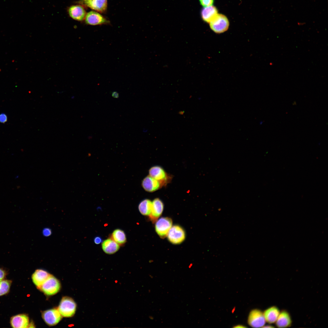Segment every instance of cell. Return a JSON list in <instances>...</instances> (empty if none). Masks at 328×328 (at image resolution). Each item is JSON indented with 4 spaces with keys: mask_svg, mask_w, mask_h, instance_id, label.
Masks as SVG:
<instances>
[{
    "mask_svg": "<svg viewBox=\"0 0 328 328\" xmlns=\"http://www.w3.org/2000/svg\"><path fill=\"white\" fill-rule=\"evenodd\" d=\"M60 288L59 281L55 277L50 275L39 289L46 295L50 296L57 293Z\"/></svg>",
    "mask_w": 328,
    "mask_h": 328,
    "instance_id": "3",
    "label": "cell"
},
{
    "mask_svg": "<svg viewBox=\"0 0 328 328\" xmlns=\"http://www.w3.org/2000/svg\"><path fill=\"white\" fill-rule=\"evenodd\" d=\"M263 327H265V328H268V327L272 328V327H274L273 326H270V325H267V326H264Z\"/></svg>",
    "mask_w": 328,
    "mask_h": 328,
    "instance_id": "29",
    "label": "cell"
},
{
    "mask_svg": "<svg viewBox=\"0 0 328 328\" xmlns=\"http://www.w3.org/2000/svg\"><path fill=\"white\" fill-rule=\"evenodd\" d=\"M11 325L14 328H26L29 326V319L28 316L24 314H18L12 316L10 320Z\"/></svg>",
    "mask_w": 328,
    "mask_h": 328,
    "instance_id": "11",
    "label": "cell"
},
{
    "mask_svg": "<svg viewBox=\"0 0 328 328\" xmlns=\"http://www.w3.org/2000/svg\"><path fill=\"white\" fill-rule=\"evenodd\" d=\"M6 275V271L4 269L0 268V281L4 279Z\"/></svg>",
    "mask_w": 328,
    "mask_h": 328,
    "instance_id": "25",
    "label": "cell"
},
{
    "mask_svg": "<svg viewBox=\"0 0 328 328\" xmlns=\"http://www.w3.org/2000/svg\"><path fill=\"white\" fill-rule=\"evenodd\" d=\"M200 4L203 7L213 5L214 0H199Z\"/></svg>",
    "mask_w": 328,
    "mask_h": 328,
    "instance_id": "23",
    "label": "cell"
},
{
    "mask_svg": "<svg viewBox=\"0 0 328 328\" xmlns=\"http://www.w3.org/2000/svg\"><path fill=\"white\" fill-rule=\"evenodd\" d=\"M142 186L146 191L152 192L159 189L162 186L157 180L148 176L145 177L142 182Z\"/></svg>",
    "mask_w": 328,
    "mask_h": 328,
    "instance_id": "14",
    "label": "cell"
},
{
    "mask_svg": "<svg viewBox=\"0 0 328 328\" xmlns=\"http://www.w3.org/2000/svg\"><path fill=\"white\" fill-rule=\"evenodd\" d=\"M10 280L4 279L0 281V296L8 293L9 291L12 283Z\"/></svg>",
    "mask_w": 328,
    "mask_h": 328,
    "instance_id": "22",
    "label": "cell"
},
{
    "mask_svg": "<svg viewBox=\"0 0 328 328\" xmlns=\"http://www.w3.org/2000/svg\"><path fill=\"white\" fill-rule=\"evenodd\" d=\"M211 29L217 33L223 32L228 28L229 22L224 15L218 13L209 23Z\"/></svg>",
    "mask_w": 328,
    "mask_h": 328,
    "instance_id": "1",
    "label": "cell"
},
{
    "mask_svg": "<svg viewBox=\"0 0 328 328\" xmlns=\"http://www.w3.org/2000/svg\"><path fill=\"white\" fill-rule=\"evenodd\" d=\"M152 207V202L149 199H145L142 201L138 205V210L140 213L143 215L149 216Z\"/></svg>",
    "mask_w": 328,
    "mask_h": 328,
    "instance_id": "20",
    "label": "cell"
},
{
    "mask_svg": "<svg viewBox=\"0 0 328 328\" xmlns=\"http://www.w3.org/2000/svg\"><path fill=\"white\" fill-rule=\"evenodd\" d=\"M275 323L276 326L279 328L290 326L292 324V320L289 314L286 311H282L280 313Z\"/></svg>",
    "mask_w": 328,
    "mask_h": 328,
    "instance_id": "18",
    "label": "cell"
},
{
    "mask_svg": "<svg viewBox=\"0 0 328 328\" xmlns=\"http://www.w3.org/2000/svg\"><path fill=\"white\" fill-rule=\"evenodd\" d=\"M150 176L158 181L162 186L167 180L168 176L163 169L159 166L151 167L149 171Z\"/></svg>",
    "mask_w": 328,
    "mask_h": 328,
    "instance_id": "12",
    "label": "cell"
},
{
    "mask_svg": "<svg viewBox=\"0 0 328 328\" xmlns=\"http://www.w3.org/2000/svg\"><path fill=\"white\" fill-rule=\"evenodd\" d=\"M112 96L115 98H118L119 97L118 93L116 91H114L112 92Z\"/></svg>",
    "mask_w": 328,
    "mask_h": 328,
    "instance_id": "28",
    "label": "cell"
},
{
    "mask_svg": "<svg viewBox=\"0 0 328 328\" xmlns=\"http://www.w3.org/2000/svg\"><path fill=\"white\" fill-rule=\"evenodd\" d=\"M47 272L42 269L36 270L32 276L34 284L40 289L42 285L50 275Z\"/></svg>",
    "mask_w": 328,
    "mask_h": 328,
    "instance_id": "16",
    "label": "cell"
},
{
    "mask_svg": "<svg viewBox=\"0 0 328 328\" xmlns=\"http://www.w3.org/2000/svg\"><path fill=\"white\" fill-rule=\"evenodd\" d=\"M85 22L88 25L96 26L109 24L110 21L99 12L91 11L86 14Z\"/></svg>",
    "mask_w": 328,
    "mask_h": 328,
    "instance_id": "6",
    "label": "cell"
},
{
    "mask_svg": "<svg viewBox=\"0 0 328 328\" xmlns=\"http://www.w3.org/2000/svg\"><path fill=\"white\" fill-rule=\"evenodd\" d=\"M265 322L263 313L261 311L255 309L251 312L248 319L250 326L255 328L263 327Z\"/></svg>",
    "mask_w": 328,
    "mask_h": 328,
    "instance_id": "7",
    "label": "cell"
},
{
    "mask_svg": "<svg viewBox=\"0 0 328 328\" xmlns=\"http://www.w3.org/2000/svg\"><path fill=\"white\" fill-rule=\"evenodd\" d=\"M111 238L119 245L123 244L126 241L125 233L120 229H116L114 231L112 234Z\"/></svg>",
    "mask_w": 328,
    "mask_h": 328,
    "instance_id": "21",
    "label": "cell"
},
{
    "mask_svg": "<svg viewBox=\"0 0 328 328\" xmlns=\"http://www.w3.org/2000/svg\"><path fill=\"white\" fill-rule=\"evenodd\" d=\"M172 220L169 217H162L155 222V231L161 238H164L167 235L172 226Z\"/></svg>",
    "mask_w": 328,
    "mask_h": 328,
    "instance_id": "5",
    "label": "cell"
},
{
    "mask_svg": "<svg viewBox=\"0 0 328 328\" xmlns=\"http://www.w3.org/2000/svg\"><path fill=\"white\" fill-rule=\"evenodd\" d=\"M108 0H82L84 5L101 13H104L107 10Z\"/></svg>",
    "mask_w": 328,
    "mask_h": 328,
    "instance_id": "9",
    "label": "cell"
},
{
    "mask_svg": "<svg viewBox=\"0 0 328 328\" xmlns=\"http://www.w3.org/2000/svg\"><path fill=\"white\" fill-rule=\"evenodd\" d=\"M102 249L108 254H112L117 251L119 249V245L112 238L106 239L102 242Z\"/></svg>",
    "mask_w": 328,
    "mask_h": 328,
    "instance_id": "17",
    "label": "cell"
},
{
    "mask_svg": "<svg viewBox=\"0 0 328 328\" xmlns=\"http://www.w3.org/2000/svg\"><path fill=\"white\" fill-rule=\"evenodd\" d=\"M169 241L173 244H179L183 242L186 237L183 229L180 226L175 225L171 227L167 234Z\"/></svg>",
    "mask_w": 328,
    "mask_h": 328,
    "instance_id": "4",
    "label": "cell"
},
{
    "mask_svg": "<svg viewBox=\"0 0 328 328\" xmlns=\"http://www.w3.org/2000/svg\"><path fill=\"white\" fill-rule=\"evenodd\" d=\"M7 116L4 113H2L0 114V122L5 123L7 121Z\"/></svg>",
    "mask_w": 328,
    "mask_h": 328,
    "instance_id": "24",
    "label": "cell"
},
{
    "mask_svg": "<svg viewBox=\"0 0 328 328\" xmlns=\"http://www.w3.org/2000/svg\"><path fill=\"white\" fill-rule=\"evenodd\" d=\"M76 308V304L72 299L65 297L62 299L58 310L62 316L70 317L74 314Z\"/></svg>",
    "mask_w": 328,
    "mask_h": 328,
    "instance_id": "2",
    "label": "cell"
},
{
    "mask_svg": "<svg viewBox=\"0 0 328 328\" xmlns=\"http://www.w3.org/2000/svg\"><path fill=\"white\" fill-rule=\"evenodd\" d=\"M43 319L46 323L49 326H54L57 324L61 320L62 316L58 309H49L43 312Z\"/></svg>",
    "mask_w": 328,
    "mask_h": 328,
    "instance_id": "8",
    "label": "cell"
},
{
    "mask_svg": "<svg viewBox=\"0 0 328 328\" xmlns=\"http://www.w3.org/2000/svg\"><path fill=\"white\" fill-rule=\"evenodd\" d=\"M94 242L95 244H97L102 243V238L99 236L95 237L94 239Z\"/></svg>",
    "mask_w": 328,
    "mask_h": 328,
    "instance_id": "26",
    "label": "cell"
},
{
    "mask_svg": "<svg viewBox=\"0 0 328 328\" xmlns=\"http://www.w3.org/2000/svg\"><path fill=\"white\" fill-rule=\"evenodd\" d=\"M217 8L214 5L203 7L200 12L202 19L205 22L209 23L218 13Z\"/></svg>",
    "mask_w": 328,
    "mask_h": 328,
    "instance_id": "15",
    "label": "cell"
},
{
    "mask_svg": "<svg viewBox=\"0 0 328 328\" xmlns=\"http://www.w3.org/2000/svg\"><path fill=\"white\" fill-rule=\"evenodd\" d=\"M164 204L159 198L155 199L152 202L151 212L149 218L153 223L155 222L161 215L163 210Z\"/></svg>",
    "mask_w": 328,
    "mask_h": 328,
    "instance_id": "10",
    "label": "cell"
},
{
    "mask_svg": "<svg viewBox=\"0 0 328 328\" xmlns=\"http://www.w3.org/2000/svg\"><path fill=\"white\" fill-rule=\"evenodd\" d=\"M70 16L73 19L78 21H82L85 19L86 12L82 6L80 5L70 6L68 10Z\"/></svg>",
    "mask_w": 328,
    "mask_h": 328,
    "instance_id": "13",
    "label": "cell"
},
{
    "mask_svg": "<svg viewBox=\"0 0 328 328\" xmlns=\"http://www.w3.org/2000/svg\"><path fill=\"white\" fill-rule=\"evenodd\" d=\"M280 313L279 309L275 306L267 309L263 313L266 321L269 323H275Z\"/></svg>",
    "mask_w": 328,
    "mask_h": 328,
    "instance_id": "19",
    "label": "cell"
},
{
    "mask_svg": "<svg viewBox=\"0 0 328 328\" xmlns=\"http://www.w3.org/2000/svg\"><path fill=\"white\" fill-rule=\"evenodd\" d=\"M43 233L44 235L45 236H49L51 234V230L49 228H45L43 230Z\"/></svg>",
    "mask_w": 328,
    "mask_h": 328,
    "instance_id": "27",
    "label": "cell"
}]
</instances>
